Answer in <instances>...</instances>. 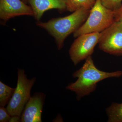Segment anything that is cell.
Segmentation results:
<instances>
[{
    "label": "cell",
    "mask_w": 122,
    "mask_h": 122,
    "mask_svg": "<svg viewBox=\"0 0 122 122\" xmlns=\"http://www.w3.org/2000/svg\"><path fill=\"white\" fill-rule=\"evenodd\" d=\"M45 97V94L41 92L35 93L31 96L22 112L21 122H42L41 114Z\"/></svg>",
    "instance_id": "obj_8"
},
{
    "label": "cell",
    "mask_w": 122,
    "mask_h": 122,
    "mask_svg": "<svg viewBox=\"0 0 122 122\" xmlns=\"http://www.w3.org/2000/svg\"><path fill=\"white\" fill-rule=\"evenodd\" d=\"M21 122V117L15 115L11 116L10 119V122Z\"/></svg>",
    "instance_id": "obj_16"
},
{
    "label": "cell",
    "mask_w": 122,
    "mask_h": 122,
    "mask_svg": "<svg viewBox=\"0 0 122 122\" xmlns=\"http://www.w3.org/2000/svg\"><path fill=\"white\" fill-rule=\"evenodd\" d=\"M15 88H12L0 81V106L5 107L9 102Z\"/></svg>",
    "instance_id": "obj_12"
},
{
    "label": "cell",
    "mask_w": 122,
    "mask_h": 122,
    "mask_svg": "<svg viewBox=\"0 0 122 122\" xmlns=\"http://www.w3.org/2000/svg\"><path fill=\"white\" fill-rule=\"evenodd\" d=\"M22 0L24 1L25 3H26V4L28 3V0Z\"/></svg>",
    "instance_id": "obj_17"
},
{
    "label": "cell",
    "mask_w": 122,
    "mask_h": 122,
    "mask_svg": "<svg viewBox=\"0 0 122 122\" xmlns=\"http://www.w3.org/2000/svg\"><path fill=\"white\" fill-rule=\"evenodd\" d=\"M17 84L6 109L11 116H21L25 106L30 97V91L34 85L36 78L28 79L25 71L18 69Z\"/></svg>",
    "instance_id": "obj_4"
},
{
    "label": "cell",
    "mask_w": 122,
    "mask_h": 122,
    "mask_svg": "<svg viewBox=\"0 0 122 122\" xmlns=\"http://www.w3.org/2000/svg\"><path fill=\"white\" fill-rule=\"evenodd\" d=\"M100 34L98 43L100 50L113 55H122V22L115 21Z\"/></svg>",
    "instance_id": "obj_6"
},
{
    "label": "cell",
    "mask_w": 122,
    "mask_h": 122,
    "mask_svg": "<svg viewBox=\"0 0 122 122\" xmlns=\"http://www.w3.org/2000/svg\"><path fill=\"white\" fill-rule=\"evenodd\" d=\"M115 21L122 22V5L118 9L114 11Z\"/></svg>",
    "instance_id": "obj_15"
},
{
    "label": "cell",
    "mask_w": 122,
    "mask_h": 122,
    "mask_svg": "<svg viewBox=\"0 0 122 122\" xmlns=\"http://www.w3.org/2000/svg\"><path fill=\"white\" fill-rule=\"evenodd\" d=\"M122 76V71L109 72L102 71L95 66L91 56L86 59L84 65L73 74L77 78L74 82L70 83L66 89L74 92L77 100L87 96L96 90L97 83L106 79L118 78Z\"/></svg>",
    "instance_id": "obj_1"
},
{
    "label": "cell",
    "mask_w": 122,
    "mask_h": 122,
    "mask_svg": "<svg viewBox=\"0 0 122 122\" xmlns=\"http://www.w3.org/2000/svg\"><path fill=\"white\" fill-rule=\"evenodd\" d=\"M91 10L81 9L68 16L52 18L47 22L37 21L36 25L45 30L52 36L58 49L60 50L63 47L66 38L85 23L89 15Z\"/></svg>",
    "instance_id": "obj_2"
},
{
    "label": "cell",
    "mask_w": 122,
    "mask_h": 122,
    "mask_svg": "<svg viewBox=\"0 0 122 122\" xmlns=\"http://www.w3.org/2000/svg\"><path fill=\"white\" fill-rule=\"evenodd\" d=\"M100 35V33H91L77 37L69 51L70 57L75 66L91 56L95 47L98 43Z\"/></svg>",
    "instance_id": "obj_5"
},
{
    "label": "cell",
    "mask_w": 122,
    "mask_h": 122,
    "mask_svg": "<svg viewBox=\"0 0 122 122\" xmlns=\"http://www.w3.org/2000/svg\"><path fill=\"white\" fill-rule=\"evenodd\" d=\"M104 7L112 11H115L122 6V0H100Z\"/></svg>",
    "instance_id": "obj_13"
},
{
    "label": "cell",
    "mask_w": 122,
    "mask_h": 122,
    "mask_svg": "<svg viewBox=\"0 0 122 122\" xmlns=\"http://www.w3.org/2000/svg\"><path fill=\"white\" fill-rule=\"evenodd\" d=\"M115 21L114 11L104 7L100 0H96L86 21L73 33L74 37L86 34L101 33Z\"/></svg>",
    "instance_id": "obj_3"
},
{
    "label": "cell",
    "mask_w": 122,
    "mask_h": 122,
    "mask_svg": "<svg viewBox=\"0 0 122 122\" xmlns=\"http://www.w3.org/2000/svg\"><path fill=\"white\" fill-rule=\"evenodd\" d=\"M96 0H66V10L73 12L81 9L91 10Z\"/></svg>",
    "instance_id": "obj_10"
},
{
    "label": "cell",
    "mask_w": 122,
    "mask_h": 122,
    "mask_svg": "<svg viewBox=\"0 0 122 122\" xmlns=\"http://www.w3.org/2000/svg\"><path fill=\"white\" fill-rule=\"evenodd\" d=\"M106 112L108 122H122V103L113 102L107 107Z\"/></svg>",
    "instance_id": "obj_11"
},
{
    "label": "cell",
    "mask_w": 122,
    "mask_h": 122,
    "mask_svg": "<svg viewBox=\"0 0 122 122\" xmlns=\"http://www.w3.org/2000/svg\"><path fill=\"white\" fill-rule=\"evenodd\" d=\"M34 16L33 11L22 0H0V18L4 23L20 16Z\"/></svg>",
    "instance_id": "obj_7"
},
{
    "label": "cell",
    "mask_w": 122,
    "mask_h": 122,
    "mask_svg": "<svg viewBox=\"0 0 122 122\" xmlns=\"http://www.w3.org/2000/svg\"><path fill=\"white\" fill-rule=\"evenodd\" d=\"M11 116L9 113L7 109L4 107H0V122H9Z\"/></svg>",
    "instance_id": "obj_14"
},
{
    "label": "cell",
    "mask_w": 122,
    "mask_h": 122,
    "mask_svg": "<svg viewBox=\"0 0 122 122\" xmlns=\"http://www.w3.org/2000/svg\"><path fill=\"white\" fill-rule=\"evenodd\" d=\"M32 9L34 16L39 21L45 12L57 9L61 12L66 10V0H28Z\"/></svg>",
    "instance_id": "obj_9"
}]
</instances>
